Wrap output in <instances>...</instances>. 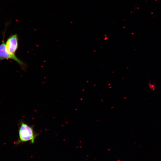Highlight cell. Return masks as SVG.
I'll list each match as a JSON object with an SVG mask.
<instances>
[{
	"label": "cell",
	"mask_w": 161,
	"mask_h": 161,
	"mask_svg": "<svg viewBox=\"0 0 161 161\" xmlns=\"http://www.w3.org/2000/svg\"><path fill=\"white\" fill-rule=\"evenodd\" d=\"M18 138L14 143L18 145L29 141L34 143L39 134L35 132L33 126H30L23 121H20L18 126Z\"/></svg>",
	"instance_id": "1"
},
{
	"label": "cell",
	"mask_w": 161,
	"mask_h": 161,
	"mask_svg": "<svg viewBox=\"0 0 161 161\" xmlns=\"http://www.w3.org/2000/svg\"><path fill=\"white\" fill-rule=\"evenodd\" d=\"M6 28L3 33V40L0 44V60H1L6 59H12L16 61L20 66L22 69L25 70L26 68V65L16 56L10 53L7 51L4 42V37L6 31Z\"/></svg>",
	"instance_id": "2"
},
{
	"label": "cell",
	"mask_w": 161,
	"mask_h": 161,
	"mask_svg": "<svg viewBox=\"0 0 161 161\" xmlns=\"http://www.w3.org/2000/svg\"><path fill=\"white\" fill-rule=\"evenodd\" d=\"M5 44L8 52L12 54L15 55L18 47V38L17 34H14L10 36Z\"/></svg>",
	"instance_id": "3"
}]
</instances>
